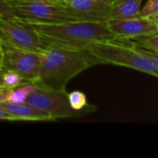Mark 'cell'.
<instances>
[{
    "label": "cell",
    "instance_id": "5",
    "mask_svg": "<svg viewBox=\"0 0 158 158\" xmlns=\"http://www.w3.org/2000/svg\"><path fill=\"white\" fill-rule=\"evenodd\" d=\"M0 44L3 48H17L41 54L50 44L23 22L0 17Z\"/></svg>",
    "mask_w": 158,
    "mask_h": 158
},
{
    "label": "cell",
    "instance_id": "3",
    "mask_svg": "<svg viewBox=\"0 0 158 158\" xmlns=\"http://www.w3.org/2000/svg\"><path fill=\"white\" fill-rule=\"evenodd\" d=\"M87 49L100 64H112L131 68L158 78V69L154 62L142 53L134 43L124 39L95 42Z\"/></svg>",
    "mask_w": 158,
    "mask_h": 158
},
{
    "label": "cell",
    "instance_id": "1",
    "mask_svg": "<svg viewBox=\"0 0 158 158\" xmlns=\"http://www.w3.org/2000/svg\"><path fill=\"white\" fill-rule=\"evenodd\" d=\"M100 64L86 48L77 49L49 44L41 53L40 77L35 85L57 91H66L68 82L85 69Z\"/></svg>",
    "mask_w": 158,
    "mask_h": 158
},
{
    "label": "cell",
    "instance_id": "2",
    "mask_svg": "<svg viewBox=\"0 0 158 158\" xmlns=\"http://www.w3.org/2000/svg\"><path fill=\"white\" fill-rule=\"evenodd\" d=\"M19 21L35 31L48 44L60 46L86 49L89 44L95 42L118 39L109 30L106 21H69L62 23Z\"/></svg>",
    "mask_w": 158,
    "mask_h": 158
},
{
    "label": "cell",
    "instance_id": "20",
    "mask_svg": "<svg viewBox=\"0 0 158 158\" xmlns=\"http://www.w3.org/2000/svg\"><path fill=\"white\" fill-rule=\"evenodd\" d=\"M4 57H5V51H4V48L2 47V45L0 44V68L3 67Z\"/></svg>",
    "mask_w": 158,
    "mask_h": 158
},
{
    "label": "cell",
    "instance_id": "16",
    "mask_svg": "<svg viewBox=\"0 0 158 158\" xmlns=\"http://www.w3.org/2000/svg\"><path fill=\"white\" fill-rule=\"evenodd\" d=\"M0 17L8 19H15L12 7L6 0H0Z\"/></svg>",
    "mask_w": 158,
    "mask_h": 158
},
{
    "label": "cell",
    "instance_id": "15",
    "mask_svg": "<svg viewBox=\"0 0 158 158\" xmlns=\"http://www.w3.org/2000/svg\"><path fill=\"white\" fill-rule=\"evenodd\" d=\"M158 13V0H147L141 10L142 17H151Z\"/></svg>",
    "mask_w": 158,
    "mask_h": 158
},
{
    "label": "cell",
    "instance_id": "22",
    "mask_svg": "<svg viewBox=\"0 0 158 158\" xmlns=\"http://www.w3.org/2000/svg\"><path fill=\"white\" fill-rule=\"evenodd\" d=\"M148 18H150L156 25H157L158 27V13L156 14H155V15H153V16H151V17H148Z\"/></svg>",
    "mask_w": 158,
    "mask_h": 158
},
{
    "label": "cell",
    "instance_id": "21",
    "mask_svg": "<svg viewBox=\"0 0 158 158\" xmlns=\"http://www.w3.org/2000/svg\"><path fill=\"white\" fill-rule=\"evenodd\" d=\"M4 71H5V69L4 68H0V87H5V85H4V80H3Z\"/></svg>",
    "mask_w": 158,
    "mask_h": 158
},
{
    "label": "cell",
    "instance_id": "7",
    "mask_svg": "<svg viewBox=\"0 0 158 158\" xmlns=\"http://www.w3.org/2000/svg\"><path fill=\"white\" fill-rule=\"evenodd\" d=\"M3 67L20 75L27 83H36L40 77L41 54L17 48H4Z\"/></svg>",
    "mask_w": 158,
    "mask_h": 158
},
{
    "label": "cell",
    "instance_id": "6",
    "mask_svg": "<svg viewBox=\"0 0 158 158\" xmlns=\"http://www.w3.org/2000/svg\"><path fill=\"white\" fill-rule=\"evenodd\" d=\"M35 92L30 94L27 103L47 112L54 120L58 118H69L81 116L69 105V95L66 91H57L36 85Z\"/></svg>",
    "mask_w": 158,
    "mask_h": 158
},
{
    "label": "cell",
    "instance_id": "13",
    "mask_svg": "<svg viewBox=\"0 0 158 158\" xmlns=\"http://www.w3.org/2000/svg\"><path fill=\"white\" fill-rule=\"evenodd\" d=\"M3 80H4L5 87L11 88V89H15L17 87L27 84V82L23 80V78L20 75H19L17 72L13 70H9V69H6L4 71Z\"/></svg>",
    "mask_w": 158,
    "mask_h": 158
},
{
    "label": "cell",
    "instance_id": "19",
    "mask_svg": "<svg viewBox=\"0 0 158 158\" xmlns=\"http://www.w3.org/2000/svg\"><path fill=\"white\" fill-rule=\"evenodd\" d=\"M0 119H4V120H10V121H15L14 118L7 113L6 112L3 108L0 107Z\"/></svg>",
    "mask_w": 158,
    "mask_h": 158
},
{
    "label": "cell",
    "instance_id": "9",
    "mask_svg": "<svg viewBox=\"0 0 158 158\" xmlns=\"http://www.w3.org/2000/svg\"><path fill=\"white\" fill-rule=\"evenodd\" d=\"M114 0H64L63 3L83 21L106 22L110 19Z\"/></svg>",
    "mask_w": 158,
    "mask_h": 158
},
{
    "label": "cell",
    "instance_id": "12",
    "mask_svg": "<svg viewBox=\"0 0 158 158\" xmlns=\"http://www.w3.org/2000/svg\"><path fill=\"white\" fill-rule=\"evenodd\" d=\"M68 95H69V102L70 106L75 111L81 113V115L96 110L94 106L88 104L86 95L80 91H74L71 92L70 94H68Z\"/></svg>",
    "mask_w": 158,
    "mask_h": 158
},
{
    "label": "cell",
    "instance_id": "10",
    "mask_svg": "<svg viewBox=\"0 0 158 158\" xmlns=\"http://www.w3.org/2000/svg\"><path fill=\"white\" fill-rule=\"evenodd\" d=\"M0 107L7 112L15 121L33 120V121H49L54 120L52 116L47 112L31 105L30 103H14L5 101L0 103Z\"/></svg>",
    "mask_w": 158,
    "mask_h": 158
},
{
    "label": "cell",
    "instance_id": "4",
    "mask_svg": "<svg viewBox=\"0 0 158 158\" xmlns=\"http://www.w3.org/2000/svg\"><path fill=\"white\" fill-rule=\"evenodd\" d=\"M16 19L40 22L62 23L83 21L63 1L55 0H7Z\"/></svg>",
    "mask_w": 158,
    "mask_h": 158
},
{
    "label": "cell",
    "instance_id": "14",
    "mask_svg": "<svg viewBox=\"0 0 158 158\" xmlns=\"http://www.w3.org/2000/svg\"><path fill=\"white\" fill-rule=\"evenodd\" d=\"M135 40H137L136 42H134L136 45L154 50L158 53V32L147 36H142L136 38Z\"/></svg>",
    "mask_w": 158,
    "mask_h": 158
},
{
    "label": "cell",
    "instance_id": "8",
    "mask_svg": "<svg viewBox=\"0 0 158 158\" xmlns=\"http://www.w3.org/2000/svg\"><path fill=\"white\" fill-rule=\"evenodd\" d=\"M106 24L118 39L124 40L136 39L158 32L157 25L150 18L142 16L131 19L110 18Z\"/></svg>",
    "mask_w": 158,
    "mask_h": 158
},
{
    "label": "cell",
    "instance_id": "17",
    "mask_svg": "<svg viewBox=\"0 0 158 158\" xmlns=\"http://www.w3.org/2000/svg\"><path fill=\"white\" fill-rule=\"evenodd\" d=\"M138 48H139V50L142 52V53H143L144 55H146L153 62H154V64L156 65V67L158 69V53L157 52H156V51H154V50H151V49H148V48H145V47H142V46H139V45H136Z\"/></svg>",
    "mask_w": 158,
    "mask_h": 158
},
{
    "label": "cell",
    "instance_id": "23",
    "mask_svg": "<svg viewBox=\"0 0 158 158\" xmlns=\"http://www.w3.org/2000/svg\"><path fill=\"white\" fill-rule=\"evenodd\" d=\"M55 1H64V0H55Z\"/></svg>",
    "mask_w": 158,
    "mask_h": 158
},
{
    "label": "cell",
    "instance_id": "24",
    "mask_svg": "<svg viewBox=\"0 0 158 158\" xmlns=\"http://www.w3.org/2000/svg\"><path fill=\"white\" fill-rule=\"evenodd\" d=\"M6 1H7V0H6Z\"/></svg>",
    "mask_w": 158,
    "mask_h": 158
},
{
    "label": "cell",
    "instance_id": "18",
    "mask_svg": "<svg viewBox=\"0 0 158 158\" xmlns=\"http://www.w3.org/2000/svg\"><path fill=\"white\" fill-rule=\"evenodd\" d=\"M12 90L13 89L7 87H0V103L9 100V96L11 94Z\"/></svg>",
    "mask_w": 158,
    "mask_h": 158
},
{
    "label": "cell",
    "instance_id": "11",
    "mask_svg": "<svg viewBox=\"0 0 158 158\" xmlns=\"http://www.w3.org/2000/svg\"><path fill=\"white\" fill-rule=\"evenodd\" d=\"M143 0H114L110 18L131 19L141 17Z\"/></svg>",
    "mask_w": 158,
    "mask_h": 158
}]
</instances>
